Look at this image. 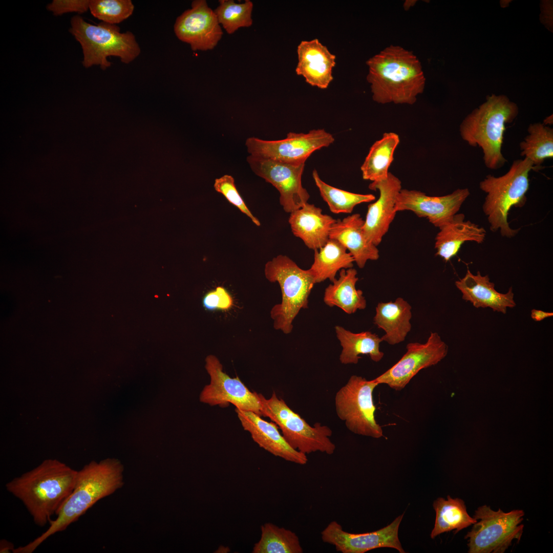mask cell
Instances as JSON below:
<instances>
[{"instance_id":"1","label":"cell","mask_w":553,"mask_h":553,"mask_svg":"<svg viewBox=\"0 0 553 553\" xmlns=\"http://www.w3.org/2000/svg\"><path fill=\"white\" fill-rule=\"evenodd\" d=\"M77 473L59 461L47 460L14 478L5 487L23 502L34 522L43 527L57 515L72 493Z\"/></svg>"},{"instance_id":"2","label":"cell","mask_w":553,"mask_h":553,"mask_svg":"<svg viewBox=\"0 0 553 553\" xmlns=\"http://www.w3.org/2000/svg\"><path fill=\"white\" fill-rule=\"evenodd\" d=\"M123 467L117 461L92 462L78 471L74 487L50 526L40 536L14 553H32L49 537L64 531L98 501L108 496L123 485Z\"/></svg>"},{"instance_id":"3","label":"cell","mask_w":553,"mask_h":553,"mask_svg":"<svg viewBox=\"0 0 553 553\" xmlns=\"http://www.w3.org/2000/svg\"><path fill=\"white\" fill-rule=\"evenodd\" d=\"M366 64L372 98L378 103L413 104L423 92L426 78L421 63L412 51L391 45Z\"/></svg>"},{"instance_id":"4","label":"cell","mask_w":553,"mask_h":553,"mask_svg":"<svg viewBox=\"0 0 553 553\" xmlns=\"http://www.w3.org/2000/svg\"><path fill=\"white\" fill-rule=\"evenodd\" d=\"M518 113V105L506 96L492 94L460 124L462 139L471 146L482 148L486 167L497 169L507 162L501 152L504 132Z\"/></svg>"},{"instance_id":"5","label":"cell","mask_w":553,"mask_h":553,"mask_svg":"<svg viewBox=\"0 0 553 553\" xmlns=\"http://www.w3.org/2000/svg\"><path fill=\"white\" fill-rule=\"evenodd\" d=\"M534 167L526 158L517 159L504 175H488L480 182V189L486 194L482 209L492 231L499 230L503 237L508 238L518 233L519 229L509 226L508 215L512 207H521L526 202L529 173Z\"/></svg>"},{"instance_id":"6","label":"cell","mask_w":553,"mask_h":553,"mask_svg":"<svg viewBox=\"0 0 553 553\" xmlns=\"http://www.w3.org/2000/svg\"><path fill=\"white\" fill-rule=\"evenodd\" d=\"M69 31L81 46L82 63L86 68L97 65L105 70L111 65L108 60L110 56L118 57L128 64L141 52L135 35L130 31L121 33L116 25L104 22L93 25L75 15L71 18Z\"/></svg>"},{"instance_id":"7","label":"cell","mask_w":553,"mask_h":553,"mask_svg":"<svg viewBox=\"0 0 553 553\" xmlns=\"http://www.w3.org/2000/svg\"><path fill=\"white\" fill-rule=\"evenodd\" d=\"M264 273L269 282L278 283L282 292L281 302L270 311L273 327L289 334L299 311L308 308V297L315 284L314 276L309 269L301 268L290 258L282 254L266 263Z\"/></svg>"},{"instance_id":"8","label":"cell","mask_w":553,"mask_h":553,"mask_svg":"<svg viewBox=\"0 0 553 553\" xmlns=\"http://www.w3.org/2000/svg\"><path fill=\"white\" fill-rule=\"evenodd\" d=\"M261 416L269 418L282 431L288 444L306 455L316 452L332 454L336 449L330 437L332 430L316 422L311 426L299 414L293 411L275 392L266 399L260 394Z\"/></svg>"},{"instance_id":"9","label":"cell","mask_w":553,"mask_h":553,"mask_svg":"<svg viewBox=\"0 0 553 553\" xmlns=\"http://www.w3.org/2000/svg\"><path fill=\"white\" fill-rule=\"evenodd\" d=\"M524 512L515 509L505 513L490 506H479L473 517L477 521L464 537L469 553H503L513 541L519 542L523 533Z\"/></svg>"},{"instance_id":"10","label":"cell","mask_w":553,"mask_h":553,"mask_svg":"<svg viewBox=\"0 0 553 553\" xmlns=\"http://www.w3.org/2000/svg\"><path fill=\"white\" fill-rule=\"evenodd\" d=\"M377 386L372 379L368 380L354 375L336 393L337 415L352 433L374 438L384 436L382 428L375 417L373 392Z\"/></svg>"},{"instance_id":"11","label":"cell","mask_w":553,"mask_h":553,"mask_svg":"<svg viewBox=\"0 0 553 553\" xmlns=\"http://www.w3.org/2000/svg\"><path fill=\"white\" fill-rule=\"evenodd\" d=\"M334 141L332 135L323 129L313 130L308 133H289L278 140H265L249 137L245 142L250 155L291 164H305L315 151L328 147Z\"/></svg>"},{"instance_id":"12","label":"cell","mask_w":553,"mask_h":553,"mask_svg":"<svg viewBox=\"0 0 553 553\" xmlns=\"http://www.w3.org/2000/svg\"><path fill=\"white\" fill-rule=\"evenodd\" d=\"M205 361L210 382L201 394V401L222 407L231 403L236 409L251 411L261 416L260 394L249 390L238 376L232 378L224 372L222 365L216 356H207Z\"/></svg>"},{"instance_id":"13","label":"cell","mask_w":553,"mask_h":553,"mask_svg":"<svg viewBox=\"0 0 553 553\" xmlns=\"http://www.w3.org/2000/svg\"><path fill=\"white\" fill-rule=\"evenodd\" d=\"M407 352L392 367L372 379L401 391L421 370L438 364L446 355L448 347L436 332H431L424 344L409 343Z\"/></svg>"},{"instance_id":"14","label":"cell","mask_w":553,"mask_h":553,"mask_svg":"<svg viewBox=\"0 0 553 553\" xmlns=\"http://www.w3.org/2000/svg\"><path fill=\"white\" fill-rule=\"evenodd\" d=\"M247 161L257 176L278 189L285 211L291 213L308 202L310 195L302 184L304 163L291 164L250 155Z\"/></svg>"},{"instance_id":"15","label":"cell","mask_w":553,"mask_h":553,"mask_svg":"<svg viewBox=\"0 0 553 553\" xmlns=\"http://www.w3.org/2000/svg\"><path fill=\"white\" fill-rule=\"evenodd\" d=\"M403 516V514L380 529L361 534L347 532L339 523L333 521L321 532L322 540L342 553H364L382 547L394 548L400 553H405L398 538V528Z\"/></svg>"},{"instance_id":"16","label":"cell","mask_w":553,"mask_h":553,"mask_svg":"<svg viewBox=\"0 0 553 553\" xmlns=\"http://www.w3.org/2000/svg\"><path fill=\"white\" fill-rule=\"evenodd\" d=\"M191 6L190 9L177 18L174 32L179 40L189 44L194 51L212 50L223 35L214 10L205 0L193 1Z\"/></svg>"},{"instance_id":"17","label":"cell","mask_w":553,"mask_h":553,"mask_svg":"<svg viewBox=\"0 0 553 553\" xmlns=\"http://www.w3.org/2000/svg\"><path fill=\"white\" fill-rule=\"evenodd\" d=\"M470 194L467 188H458L442 196H430L419 190L401 189L396 199L395 211H412L439 228L458 212Z\"/></svg>"},{"instance_id":"18","label":"cell","mask_w":553,"mask_h":553,"mask_svg":"<svg viewBox=\"0 0 553 553\" xmlns=\"http://www.w3.org/2000/svg\"><path fill=\"white\" fill-rule=\"evenodd\" d=\"M369 188L373 190H378L379 197L375 202L368 205L363 231L366 239L377 246L388 232L395 217L396 201L402 189L401 182L398 178L389 172L386 179L372 182Z\"/></svg>"},{"instance_id":"19","label":"cell","mask_w":553,"mask_h":553,"mask_svg":"<svg viewBox=\"0 0 553 553\" xmlns=\"http://www.w3.org/2000/svg\"><path fill=\"white\" fill-rule=\"evenodd\" d=\"M236 412L244 430L250 434L260 447L286 461L301 465L306 464L307 455L292 448L274 422L265 420L251 411L236 409Z\"/></svg>"},{"instance_id":"20","label":"cell","mask_w":553,"mask_h":553,"mask_svg":"<svg viewBox=\"0 0 553 553\" xmlns=\"http://www.w3.org/2000/svg\"><path fill=\"white\" fill-rule=\"evenodd\" d=\"M297 53L296 73L303 76L310 85L326 89L333 80L335 55L316 38L302 41L297 46Z\"/></svg>"},{"instance_id":"21","label":"cell","mask_w":553,"mask_h":553,"mask_svg":"<svg viewBox=\"0 0 553 553\" xmlns=\"http://www.w3.org/2000/svg\"><path fill=\"white\" fill-rule=\"evenodd\" d=\"M455 285L462 293V299L477 308H491L494 311L505 314L507 308L516 305L512 287L506 293H500L495 289V284L490 281L488 275H482L479 271L474 274L468 269L465 276L456 281Z\"/></svg>"},{"instance_id":"22","label":"cell","mask_w":553,"mask_h":553,"mask_svg":"<svg viewBox=\"0 0 553 553\" xmlns=\"http://www.w3.org/2000/svg\"><path fill=\"white\" fill-rule=\"evenodd\" d=\"M336 221L323 214L321 208L308 202L291 212L288 220L293 234L313 250L320 249L327 243Z\"/></svg>"},{"instance_id":"23","label":"cell","mask_w":553,"mask_h":553,"mask_svg":"<svg viewBox=\"0 0 553 553\" xmlns=\"http://www.w3.org/2000/svg\"><path fill=\"white\" fill-rule=\"evenodd\" d=\"M364 220L359 214L336 220L331 229L329 239L337 241L352 256L358 267L363 268L368 260H377L379 250L377 246L365 237L363 226Z\"/></svg>"},{"instance_id":"24","label":"cell","mask_w":553,"mask_h":553,"mask_svg":"<svg viewBox=\"0 0 553 553\" xmlns=\"http://www.w3.org/2000/svg\"><path fill=\"white\" fill-rule=\"evenodd\" d=\"M464 219L463 214H456L439 228L440 231L435 238L436 254L446 262L457 254L464 242L480 244L485 240L486 231L484 228Z\"/></svg>"},{"instance_id":"25","label":"cell","mask_w":553,"mask_h":553,"mask_svg":"<svg viewBox=\"0 0 553 553\" xmlns=\"http://www.w3.org/2000/svg\"><path fill=\"white\" fill-rule=\"evenodd\" d=\"M411 306L403 299L398 297L394 302L377 304L374 323L385 331L382 341L393 345L405 340L411 329Z\"/></svg>"},{"instance_id":"26","label":"cell","mask_w":553,"mask_h":553,"mask_svg":"<svg viewBox=\"0 0 553 553\" xmlns=\"http://www.w3.org/2000/svg\"><path fill=\"white\" fill-rule=\"evenodd\" d=\"M357 271L350 268L342 269L339 277L330 284L324 292V301L330 307L336 306L348 314L366 307V300L363 291L356 289L355 285L358 280Z\"/></svg>"},{"instance_id":"27","label":"cell","mask_w":553,"mask_h":553,"mask_svg":"<svg viewBox=\"0 0 553 553\" xmlns=\"http://www.w3.org/2000/svg\"><path fill=\"white\" fill-rule=\"evenodd\" d=\"M336 336L343 348L339 360L343 364H356L360 354L369 355L375 362L379 361L384 353L379 350V344L382 342L381 337L370 331L355 333L343 327H335Z\"/></svg>"},{"instance_id":"28","label":"cell","mask_w":553,"mask_h":553,"mask_svg":"<svg viewBox=\"0 0 553 553\" xmlns=\"http://www.w3.org/2000/svg\"><path fill=\"white\" fill-rule=\"evenodd\" d=\"M314 261L309 269L316 283L329 279L333 282L337 272L342 269L352 268L354 259L339 242L329 239L318 249L314 250Z\"/></svg>"},{"instance_id":"29","label":"cell","mask_w":553,"mask_h":553,"mask_svg":"<svg viewBox=\"0 0 553 553\" xmlns=\"http://www.w3.org/2000/svg\"><path fill=\"white\" fill-rule=\"evenodd\" d=\"M433 506L436 517L430 535L432 539L451 530H454L456 534L477 521L467 513L464 501L461 499L452 498L450 496H447V500L439 497L434 501Z\"/></svg>"},{"instance_id":"30","label":"cell","mask_w":553,"mask_h":553,"mask_svg":"<svg viewBox=\"0 0 553 553\" xmlns=\"http://www.w3.org/2000/svg\"><path fill=\"white\" fill-rule=\"evenodd\" d=\"M399 142L397 134L389 132L384 133L380 139L373 143L360 167L364 180L376 182L388 177V169Z\"/></svg>"},{"instance_id":"31","label":"cell","mask_w":553,"mask_h":553,"mask_svg":"<svg viewBox=\"0 0 553 553\" xmlns=\"http://www.w3.org/2000/svg\"><path fill=\"white\" fill-rule=\"evenodd\" d=\"M261 538L253 553H302L299 538L292 531L268 522L261 526Z\"/></svg>"},{"instance_id":"32","label":"cell","mask_w":553,"mask_h":553,"mask_svg":"<svg viewBox=\"0 0 553 553\" xmlns=\"http://www.w3.org/2000/svg\"><path fill=\"white\" fill-rule=\"evenodd\" d=\"M528 135L520 143L521 156L539 166L544 160L553 158V129L543 123L530 124Z\"/></svg>"},{"instance_id":"33","label":"cell","mask_w":553,"mask_h":553,"mask_svg":"<svg viewBox=\"0 0 553 553\" xmlns=\"http://www.w3.org/2000/svg\"><path fill=\"white\" fill-rule=\"evenodd\" d=\"M312 177L321 197L334 214L351 213L357 205L375 199L372 194H356L332 186L320 178L315 169L312 172Z\"/></svg>"},{"instance_id":"34","label":"cell","mask_w":553,"mask_h":553,"mask_svg":"<svg viewBox=\"0 0 553 553\" xmlns=\"http://www.w3.org/2000/svg\"><path fill=\"white\" fill-rule=\"evenodd\" d=\"M219 5L214 10L218 22L228 34H232L241 27H248L252 24L251 13L253 3L246 0L241 4L232 0L219 1Z\"/></svg>"},{"instance_id":"35","label":"cell","mask_w":553,"mask_h":553,"mask_svg":"<svg viewBox=\"0 0 553 553\" xmlns=\"http://www.w3.org/2000/svg\"><path fill=\"white\" fill-rule=\"evenodd\" d=\"M89 10L102 22L116 25L132 15L134 6L131 0H91Z\"/></svg>"},{"instance_id":"36","label":"cell","mask_w":553,"mask_h":553,"mask_svg":"<svg viewBox=\"0 0 553 553\" xmlns=\"http://www.w3.org/2000/svg\"><path fill=\"white\" fill-rule=\"evenodd\" d=\"M214 187L218 193L222 194L232 205L247 215L257 226H260V222L251 212L241 195L235 183L233 178L229 175H225L215 180Z\"/></svg>"},{"instance_id":"37","label":"cell","mask_w":553,"mask_h":553,"mask_svg":"<svg viewBox=\"0 0 553 553\" xmlns=\"http://www.w3.org/2000/svg\"><path fill=\"white\" fill-rule=\"evenodd\" d=\"M203 307L208 310L225 311L233 305V299L229 292L222 286L207 292L202 300Z\"/></svg>"},{"instance_id":"38","label":"cell","mask_w":553,"mask_h":553,"mask_svg":"<svg viewBox=\"0 0 553 553\" xmlns=\"http://www.w3.org/2000/svg\"><path fill=\"white\" fill-rule=\"evenodd\" d=\"M90 0H54L47 5V9L55 15L69 12L83 13L89 9Z\"/></svg>"},{"instance_id":"39","label":"cell","mask_w":553,"mask_h":553,"mask_svg":"<svg viewBox=\"0 0 553 553\" xmlns=\"http://www.w3.org/2000/svg\"><path fill=\"white\" fill-rule=\"evenodd\" d=\"M553 316V313L545 312L541 310L533 309L531 311V317L535 321L539 322Z\"/></svg>"},{"instance_id":"40","label":"cell","mask_w":553,"mask_h":553,"mask_svg":"<svg viewBox=\"0 0 553 553\" xmlns=\"http://www.w3.org/2000/svg\"><path fill=\"white\" fill-rule=\"evenodd\" d=\"M14 545L9 541L5 540L2 539L0 542V552L1 553H9L13 552L14 550Z\"/></svg>"},{"instance_id":"41","label":"cell","mask_w":553,"mask_h":553,"mask_svg":"<svg viewBox=\"0 0 553 553\" xmlns=\"http://www.w3.org/2000/svg\"><path fill=\"white\" fill-rule=\"evenodd\" d=\"M552 115H551V116L547 117L545 119H544L542 123L545 125L548 126V125L552 124Z\"/></svg>"},{"instance_id":"42","label":"cell","mask_w":553,"mask_h":553,"mask_svg":"<svg viewBox=\"0 0 553 553\" xmlns=\"http://www.w3.org/2000/svg\"><path fill=\"white\" fill-rule=\"evenodd\" d=\"M415 1H407L404 3V8L406 10L409 9L411 6L414 5Z\"/></svg>"}]
</instances>
